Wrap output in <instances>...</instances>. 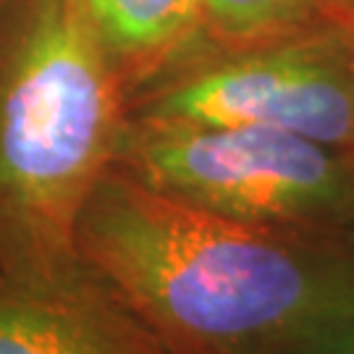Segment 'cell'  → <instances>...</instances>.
I'll return each instance as SVG.
<instances>
[{"label":"cell","instance_id":"obj_9","mask_svg":"<svg viewBox=\"0 0 354 354\" xmlns=\"http://www.w3.org/2000/svg\"><path fill=\"white\" fill-rule=\"evenodd\" d=\"M349 24L354 26V0H349Z\"/></svg>","mask_w":354,"mask_h":354},{"label":"cell","instance_id":"obj_6","mask_svg":"<svg viewBox=\"0 0 354 354\" xmlns=\"http://www.w3.org/2000/svg\"><path fill=\"white\" fill-rule=\"evenodd\" d=\"M129 97L203 45L200 0H82Z\"/></svg>","mask_w":354,"mask_h":354},{"label":"cell","instance_id":"obj_8","mask_svg":"<svg viewBox=\"0 0 354 354\" xmlns=\"http://www.w3.org/2000/svg\"><path fill=\"white\" fill-rule=\"evenodd\" d=\"M283 354H354V323H346L342 328L315 336Z\"/></svg>","mask_w":354,"mask_h":354},{"label":"cell","instance_id":"obj_7","mask_svg":"<svg viewBox=\"0 0 354 354\" xmlns=\"http://www.w3.org/2000/svg\"><path fill=\"white\" fill-rule=\"evenodd\" d=\"M203 42L241 45L320 24H349V0H200Z\"/></svg>","mask_w":354,"mask_h":354},{"label":"cell","instance_id":"obj_4","mask_svg":"<svg viewBox=\"0 0 354 354\" xmlns=\"http://www.w3.org/2000/svg\"><path fill=\"white\" fill-rule=\"evenodd\" d=\"M129 115L254 127L354 150V26L320 24L241 45H197L129 97Z\"/></svg>","mask_w":354,"mask_h":354},{"label":"cell","instance_id":"obj_2","mask_svg":"<svg viewBox=\"0 0 354 354\" xmlns=\"http://www.w3.org/2000/svg\"><path fill=\"white\" fill-rule=\"evenodd\" d=\"M127 115V84L82 0L0 6V286H84L76 226Z\"/></svg>","mask_w":354,"mask_h":354},{"label":"cell","instance_id":"obj_3","mask_svg":"<svg viewBox=\"0 0 354 354\" xmlns=\"http://www.w3.org/2000/svg\"><path fill=\"white\" fill-rule=\"evenodd\" d=\"M113 168L231 221L354 244V150L276 129L127 115Z\"/></svg>","mask_w":354,"mask_h":354},{"label":"cell","instance_id":"obj_5","mask_svg":"<svg viewBox=\"0 0 354 354\" xmlns=\"http://www.w3.org/2000/svg\"><path fill=\"white\" fill-rule=\"evenodd\" d=\"M0 354H165L95 286L35 294L0 286Z\"/></svg>","mask_w":354,"mask_h":354},{"label":"cell","instance_id":"obj_10","mask_svg":"<svg viewBox=\"0 0 354 354\" xmlns=\"http://www.w3.org/2000/svg\"><path fill=\"white\" fill-rule=\"evenodd\" d=\"M3 3H6V0H0V6H3Z\"/></svg>","mask_w":354,"mask_h":354},{"label":"cell","instance_id":"obj_1","mask_svg":"<svg viewBox=\"0 0 354 354\" xmlns=\"http://www.w3.org/2000/svg\"><path fill=\"white\" fill-rule=\"evenodd\" d=\"M79 270L165 354H283L354 323V244L250 226L108 168Z\"/></svg>","mask_w":354,"mask_h":354}]
</instances>
